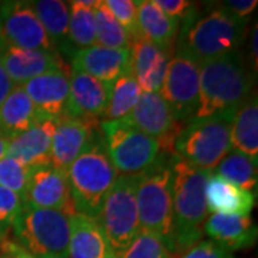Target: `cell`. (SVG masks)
<instances>
[{
  "instance_id": "cell-36",
  "label": "cell",
  "mask_w": 258,
  "mask_h": 258,
  "mask_svg": "<svg viewBox=\"0 0 258 258\" xmlns=\"http://www.w3.org/2000/svg\"><path fill=\"white\" fill-rule=\"evenodd\" d=\"M176 258H234V252L211 240H201L182 251Z\"/></svg>"
},
{
  "instance_id": "cell-6",
  "label": "cell",
  "mask_w": 258,
  "mask_h": 258,
  "mask_svg": "<svg viewBox=\"0 0 258 258\" xmlns=\"http://www.w3.org/2000/svg\"><path fill=\"white\" fill-rule=\"evenodd\" d=\"M72 217L25 205L12 227L13 240L36 258H68Z\"/></svg>"
},
{
  "instance_id": "cell-11",
  "label": "cell",
  "mask_w": 258,
  "mask_h": 258,
  "mask_svg": "<svg viewBox=\"0 0 258 258\" xmlns=\"http://www.w3.org/2000/svg\"><path fill=\"white\" fill-rule=\"evenodd\" d=\"M0 45L57 53L29 2L0 3Z\"/></svg>"
},
{
  "instance_id": "cell-2",
  "label": "cell",
  "mask_w": 258,
  "mask_h": 258,
  "mask_svg": "<svg viewBox=\"0 0 258 258\" xmlns=\"http://www.w3.org/2000/svg\"><path fill=\"white\" fill-rule=\"evenodd\" d=\"M176 47L182 49L200 64L238 52L242 45L247 23L234 18L222 6L195 18V10L184 19Z\"/></svg>"
},
{
  "instance_id": "cell-17",
  "label": "cell",
  "mask_w": 258,
  "mask_h": 258,
  "mask_svg": "<svg viewBox=\"0 0 258 258\" xmlns=\"http://www.w3.org/2000/svg\"><path fill=\"white\" fill-rule=\"evenodd\" d=\"M109 88L89 75L71 69L66 116L86 120L102 118L109 99Z\"/></svg>"
},
{
  "instance_id": "cell-28",
  "label": "cell",
  "mask_w": 258,
  "mask_h": 258,
  "mask_svg": "<svg viewBox=\"0 0 258 258\" xmlns=\"http://www.w3.org/2000/svg\"><path fill=\"white\" fill-rule=\"evenodd\" d=\"M98 0L69 2V42L74 50L96 45V23L93 8Z\"/></svg>"
},
{
  "instance_id": "cell-5",
  "label": "cell",
  "mask_w": 258,
  "mask_h": 258,
  "mask_svg": "<svg viewBox=\"0 0 258 258\" xmlns=\"http://www.w3.org/2000/svg\"><path fill=\"white\" fill-rule=\"evenodd\" d=\"M172 159L161 154L155 164L137 175V204L141 230L159 235L174 258V210H172Z\"/></svg>"
},
{
  "instance_id": "cell-32",
  "label": "cell",
  "mask_w": 258,
  "mask_h": 258,
  "mask_svg": "<svg viewBox=\"0 0 258 258\" xmlns=\"http://www.w3.org/2000/svg\"><path fill=\"white\" fill-rule=\"evenodd\" d=\"M119 258H172V254L159 235L139 230L132 242L120 252Z\"/></svg>"
},
{
  "instance_id": "cell-15",
  "label": "cell",
  "mask_w": 258,
  "mask_h": 258,
  "mask_svg": "<svg viewBox=\"0 0 258 258\" xmlns=\"http://www.w3.org/2000/svg\"><path fill=\"white\" fill-rule=\"evenodd\" d=\"M57 120L40 116L28 131L9 139L6 157L30 169L50 165V148Z\"/></svg>"
},
{
  "instance_id": "cell-9",
  "label": "cell",
  "mask_w": 258,
  "mask_h": 258,
  "mask_svg": "<svg viewBox=\"0 0 258 258\" xmlns=\"http://www.w3.org/2000/svg\"><path fill=\"white\" fill-rule=\"evenodd\" d=\"M135 185L137 175L118 176L96 218L118 254L128 247L141 230Z\"/></svg>"
},
{
  "instance_id": "cell-42",
  "label": "cell",
  "mask_w": 258,
  "mask_h": 258,
  "mask_svg": "<svg viewBox=\"0 0 258 258\" xmlns=\"http://www.w3.org/2000/svg\"><path fill=\"white\" fill-rule=\"evenodd\" d=\"M8 147H9V138L5 137V135L0 132V161L6 157V154H8Z\"/></svg>"
},
{
  "instance_id": "cell-22",
  "label": "cell",
  "mask_w": 258,
  "mask_h": 258,
  "mask_svg": "<svg viewBox=\"0 0 258 258\" xmlns=\"http://www.w3.org/2000/svg\"><path fill=\"white\" fill-rule=\"evenodd\" d=\"M135 3L138 10L139 37L172 56L179 33V20L166 16L154 0H135Z\"/></svg>"
},
{
  "instance_id": "cell-19",
  "label": "cell",
  "mask_w": 258,
  "mask_h": 258,
  "mask_svg": "<svg viewBox=\"0 0 258 258\" xmlns=\"http://www.w3.org/2000/svg\"><path fill=\"white\" fill-rule=\"evenodd\" d=\"M0 63L6 75L16 86H22L30 79L50 69L66 64L62 56L43 50H29L0 45Z\"/></svg>"
},
{
  "instance_id": "cell-25",
  "label": "cell",
  "mask_w": 258,
  "mask_h": 258,
  "mask_svg": "<svg viewBox=\"0 0 258 258\" xmlns=\"http://www.w3.org/2000/svg\"><path fill=\"white\" fill-rule=\"evenodd\" d=\"M29 3L57 55H69L72 59L75 50L69 42V3L62 0H36Z\"/></svg>"
},
{
  "instance_id": "cell-13",
  "label": "cell",
  "mask_w": 258,
  "mask_h": 258,
  "mask_svg": "<svg viewBox=\"0 0 258 258\" xmlns=\"http://www.w3.org/2000/svg\"><path fill=\"white\" fill-rule=\"evenodd\" d=\"M23 201L32 208L60 211L69 217L78 214L66 174L52 165L32 168Z\"/></svg>"
},
{
  "instance_id": "cell-14",
  "label": "cell",
  "mask_w": 258,
  "mask_h": 258,
  "mask_svg": "<svg viewBox=\"0 0 258 258\" xmlns=\"http://www.w3.org/2000/svg\"><path fill=\"white\" fill-rule=\"evenodd\" d=\"M71 69L68 64L50 69L23 83L22 88L43 118L60 119L66 116Z\"/></svg>"
},
{
  "instance_id": "cell-3",
  "label": "cell",
  "mask_w": 258,
  "mask_h": 258,
  "mask_svg": "<svg viewBox=\"0 0 258 258\" xmlns=\"http://www.w3.org/2000/svg\"><path fill=\"white\" fill-rule=\"evenodd\" d=\"M118 176L105 149L99 128L66 171L76 212L96 220Z\"/></svg>"
},
{
  "instance_id": "cell-4",
  "label": "cell",
  "mask_w": 258,
  "mask_h": 258,
  "mask_svg": "<svg viewBox=\"0 0 258 258\" xmlns=\"http://www.w3.org/2000/svg\"><path fill=\"white\" fill-rule=\"evenodd\" d=\"M211 174L195 169L176 157L172 159L174 258L203 240L204 224L210 215L205 201V185Z\"/></svg>"
},
{
  "instance_id": "cell-10",
  "label": "cell",
  "mask_w": 258,
  "mask_h": 258,
  "mask_svg": "<svg viewBox=\"0 0 258 258\" xmlns=\"http://www.w3.org/2000/svg\"><path fill=\"white\" fill-rule=\"evenodd\" d=\"M201 64L194 57L176 47L169 57L165 78L159 89V96L179 122H189L198 105Z\"/></svg>"
},
{
  "instance_id": "cell-33",
  "label": "cell",
  "mask_w": 258,
  "mask_h": 258,
  "mask_svg": "<svg viewBox=\"0 0 258 258\" xmlns=\"http://www.w3.org/2000/svg\"><path fill=\"white\" fill-rule=\"evenodd\" d=\"M30 171V168L22 165L13 158L5 157L0 161V185L23 198Z\"/></svg>"
},
{
  "instance_id": "cell-23",
  "label": "cell",
  "mask_w": 258,
  "mask_h": 258,
  "mask_svg": "<svg viewBox=\"0 0 258 258\" xmlns=\"http://www.w3.org/2000/svg\"><path fill=\"white\" fill-rule=\"evenodd\" d=\"M68 258H119V254L112 248L99 222L76 214L72 217Z\"/></svg>"
},
{
  "instance_id": "cell-12",
  "label": "cell",
  "mask_w": 258,
  "mask_h": 258,
  "mask_svg": "<svg viewBox=\"0 0 258 258\" xmlns=\"http://www.w3.org/2000/svg\"><path fill=\"white\" fill-rule=\"evenodd\" d=\"M123 122L155 139L161 154L168 155H174L175 141L185 126L176 119L159 93L154 92H142L137 106Z\"/></svg>"
},
{
  "instance_id": "cell-7",
  "label": "cell",
  "mask_w": 258,
  "mask_h": 258,
  "mask_svg": "<svg viewBox=\"0 0 258 258\" xmlns=\"http://www.w3.org/2000/svg\"><path fill=\"white\" fill-rule=\"evenodd\" d=\"M234 115L194 119L185 125L174 145V155L195 169L214 172L231 151Z\"/></svg>"
},
{
  "instance_id": "cell-38",
  "label": "cell",
  "mask_w": 258,
  "mask_h": 258,
  "mask_svg": "<svg viewBox=\"0 0 258 258\" xmlns=\"http://www.w3.org/2000/svg\"><path fill=\"white\" fill-rule=\"evenodd\" d=\"M224 9L230 12L234 18H237L241 22H245L252 15V12L257 9L258 2L257 0H228L222 3Z\"/></svg>"
},
{
  "instance_id": "cell-35",
  "label": "cell",
  "mask_w": 258,
  "mask_h": 258,
  "mask_svg": "<svg viewBox=\"0 0 258 258\" xmlns=\"http://www.w3.org/2000/svg\"><path fill=\"white\" fill-rule=\"evenodd\" d=\"M25 207L23 198L0 185V238L9 237L18 215Z\"/></svg>"
},
{
  "instance_id": "cell-41",
  "label": "cell",
  "mask_w": 258,
  "mask_h": 258,
  "mask_svg": "<svg viewBox=\"0 0 258 258\" xmlns=\"http://www.w3.org/2000/svg\"><path fill=\"white\" fill-rule=\"evenodd\" d=\"M258 40V28L257 25L252 29V33H251V49H249V55H251V64H252V69H254V74H257L258 69V49H257V42Z\"/></svg>"
},
{
  "instance_id": "cell-21",
  "label": "cell",
  "mask_w": 258,
  "mask_h": 258,
  "mask_svg": "<svg viewBox=\"0 0 258 258\" xmlns=\"http://www.w3.org/2000/svg\"><path fill=\"white\" fill-rule=\"evenodd\" d=\"M171 56L158 49L142 37L131 42V74L141 86L142 92L158 93Z\"/></svg>"
},
{
  "instance_id": "cell-18",
  "label": "cell",
  "mask_w": 258,
  "mask_h": 258,
  "mask_svg": "<svg viewBox=\"0 0 258 258\" xmlns=\"http://www.w3.org/2000/svg\"><path fill=\"white\" fill-rule=\"evenodd\" d=\"M131 49H109L93 45L76 50L72 56V69L81 71L111 86L120 75L129 71Z\"/></svg>"
},
{
  "instance_id": "cell-1",
  "label": "cell",
  "mask_w": 258,
  "mask_h": 258,
  "mask_svg": "<svg viewBox=\"0 0 258 258\" xmlns=\"http://www.w3.org/2000/svg\"><path fill=\"white\" fill-rule=\"evenodd\" d=\"M251 91L252 78L240 50L203 63L200 71L198 105L191 120L234 115L251 95Z\"/></svg>"
},
{
  "instance_id": "cell-39",
  "label": "cell",
  "mask_w": 258,
  "mask_h": 258,
  "mask_svg": "<svg viewBox=\"0 0 258 258\" xmlns=\"http://www.w3.org/2000/svg\"><path fill=\"white\" fill-rule=\"evenodd\" d=\"M0 251L8 252L13 258H36L25 248H22L18 242L10 237H2L0 238Z\"/></svg>"
},
{
  "instance_id": "cell-8",
  "label": "cell",
  "mask_w": 258,
  "mask_h": 258,
  "mask_svg": "<svg viewBox=\"0 0 258 258\" xmlns=\"http://www.w3.org/2000/svg\"><path fill=\"white\" fill-rule=\"evenodd\" d=\"M103 145L119 176H135L155 164L161 148L154 138L123 120H102Z\"/></svg>"
},
{
  "instance_id": "cell-34",
  "label": "cell",
  "mask_w": 258,
  "mask_h": 258,
  "mask_svg": "<svg viewBox=\"0 0 258 258\" xmlns=\"http://www.w3.org/2000/svg\"><path fill=\"white\" fill-rule=\"evenodd\" d=\"M112 16L126 30L131 40L139 37L138 10L135 0H103Z\"/></svg>"
},
{
  "instance_id": "cell-40",
  "label": "cell",
  "mask_w": 258,
  "mask_h": 258,
  "mask_svg": "<svg viewBox=\"0 0 258 258\" xmlns=\"http://www.w3.org/2000/svg\"><path fill=\"white\" fill-rule=\"evenodd\" d=\"M16 85L12 82L9 79V76L6 75L3 66L0 63V105L3 103V101L8 98V95L12 92V89L15 88Z\"/></svg>"
},
{
  "instance_id": "cell-27",
  "label": "cell",
  "mask_w": 258,
  "mask_h": 258,
  "mask_svg": "<svg viewBox=\"0 0 258 258\" xmlns=\"http://www.w3.org/2000/svg\"><path fill=\"white\" fill-rule=\"evenodd\" d=\"M40 115L22 86H15L0 105V132L9 139L28 131Z\"/></svg>"
},
{
  "instance_id": "cell-16",
  "label": "cell",
  "mask_w": 258,
  "mask_h": 258,
  "mask_svg": "<svg viewBox=\"0 0 258 258\" xmlns=\"http://www.w3.org/2000/svg\"><path fill=\"white\" fill-rule=\"evenodd\" d=\"M95 123V120L78 119L71 116H64L57 120L50 148V165L66 174L68 168L81 155L96 132Z\"/></svg>"
},
{
  "instance_id": "cell-20",
  "label": "cell",
  "mask_w": 258,
  "mask_h": 258,
  "mask_svg": "<svg viewBox=\"0 0 258 258\" xmlns=\"http://www.w3.org/2000/svg\"><path fill=\"white\" fill-rule=\"evenodd\" d=\"M204 234L231 252L251 248L257 241V225L251 215L211 214L204 224Z\"/></svg>"
},
{
  "instance_id": "cell-43",
  "label": "cell",
  "mask_w": 258,
  "mask_h": 258,
  "mask_svg": "<svg viewBox=\"0 0 258 258\" xmlns=\"http://www.w3.org/2000/svg\"><path fill=\"white\" fill-rule=\"evenodd\" d=\"M0 258H13L12 255H9L8 252H3V251H0Z\"/></svg>"
},
{
  "instance_id": "cell-26",
  "label": "cell",
  "mask_w": 258,
  "mask_h": 258,
  "mask_svg": "<svg viewBox=\"0 0 258 258\" xmlns=\"http://www.w3.org/2000/svg\"><path fill=\"white\" fill-rule=\"evenodd\" d=\"M231 151L258 159V101L251 93L231 120Z\"/></svg>"
},
{
  "instance_id": "cell-31",
  "label": "cell",
  "mask_w": 258,
  "mask_h": 258,
  "mask_svg": "<svg viewBox=\"0 0 258 258\" xmlns=\"http://www.w3.org/2000/svg\"><path fill=\"white\" fill-rule=\"evenodd\" d=\"M96 45L109 49H131V37L119 22L112 16L103 0H98L95 8Z\"/></svg>"
},
{
  "instance_id": "cell-30",
  "label": "cell",
  "mask_w": 258,
  "mask_h": 258,
  "mask_svg": "<svg viewBox=\"0 0 258 258\" xmlns=\"http://www.w3.org/2000/svg\"><path fill=\"white\" fill-rule=\"evenodd\" d=\"M257 171V159H252L237 151H230L212 174L221 176L241 189L255 192L258 181Z\"/></svg>"
},
{
  "instance_id": "cell-29",
  "label": "cell",
  "mask_w": 258,
  "mask_h": 258,
  "mask_svg": "<svg viewBox=\"0 0 258 258\" xmlns=\"http://www.w3.org/2000/svg\"><path fill=\"white\" fill-rule=\"evenodd\" d=\"M142 89L135 78L128 72L122 74L109 88V99L103 112V120H123L137 106Z\"/></svg>"
},
{
  "instance_id": "cell-37",
  "label": "cell",
  "mask_w": 258,
  "mask_h": 258,
  "mask_svg": "<svg viewBox=\"0 0 258 258\" xmlns=\"http://www.w3.org/2000/svg\"><path fill=\"white\" fill-rule=\"evenodd\" d=\"M154 3L166 16L176 20H184L195 10L192 2L188 0H154Z\"/></svg>"
},
{
  "instance_id": "cell-24",
  "label": "cell",
  "mask_w": 258,
  "mask_h": 258,
  "mask_svg": "<svg viewBox=\"0 0 258 258\" xmlns=\"http://www.w3.org/2000/svg\"><path fill=\"white\" fill-rule=\"evenodd\" d=\"M205 201L211 214L251 215L255 207V192L241 189L221 176L211 174L205 185Z\"/></svg>"
}]
</instances>
